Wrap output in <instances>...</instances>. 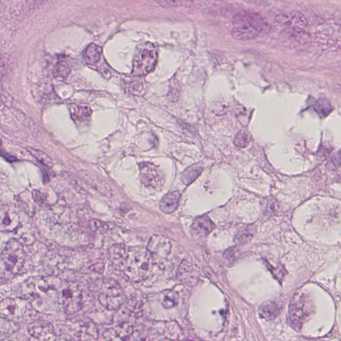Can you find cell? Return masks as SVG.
<instances>
[{
	"label": "cell",
	"mask_w": 341,
	"mask_h": 341,
	"mask_svg": "<svg viewBox=\"0 0 341 341\" xmlns=\"http://www.w3.org/2000/svg\"><path fill=\"white\" fill-rule=\"evenodd\" d=\"M153 263L147 249L142 247H131L127 250L124 264L126 277L134 283L145 280L150 275Z\"/></svg>",
	"instance_id": "6da1fadb"
},
{
	"label": "cell",
	"mask_w": 341,
	"mask_h": 341,
	"mask_svg": "<svg viewBox=\"0 0 341 341\" xmlns=\"http://www.w3.org/2000/svg\"><path fill=\"white\" fill-rule=\"evenodd\" d=\"M158 48L151 42L143 43L135 51L132 74L140 77L147 75L155 70L158 64Z\"/></svg>",
	"instance_id": "7a4b0ae2"
},
{
	"label": "cell",
	"mask_w": 341,
	"mask_h": 341,
	"mask_svg": "<svg viewBox=\"0 0 341 341\" xmlns=\"http://www.w3.org/2000/svg\"><path fill=\"white\" fill-rule=\"evenodd\" d=\"M32 308L27 299H4L0 301V317L13 322L26 321L32 315Z\"/></svg>",
	"instance_id": "3957f363"
},
{
	"label": "cell",
	"mask_w": 341,
	"mask_h": 341,
	"mask_svg": "<svg viewBox=\"0 0 341 341\" xmlns=\"http://www.w3.org/2000/svg\"><path fill=\"white\" fill-rule=\"evenodd\" d=\"M101 305L108 310L120 309L126 303V296L121 285L113 279H106L101 284L98 291Z\"/></svg>",
	"instance_id": "277c9868"
},
{
	"label": "cell",
	"mask_w": 341,
	"mask_h": 341,
	"mask_svg": "<svg viewBox=\"0 0 341 341\" xmlns=\"http://www.w3.org/2000/svg\"><path fill=\"white\" fill-rule=\"evenodd\" d=\"M26 252L21 243L12 239L5 245L1 253V259L5 268L13 275H17L26 262Z\"/></svg>",
	"instance_id": "5b68a950"
},
{
	"label": "cell",
	"mask_w": 341,
	"mask_h": 341,
	"mask_svg": "<svg viewBox=\"0 0 341 341\" xmlns=\"http://www.w3.org/2000/svg\"><path fill=\"white\" fill-rule=\"evenodd\" d=\"M62 283L60 279L54 276L35 278L30 282V295L34 299H57Z\"/></svg>",
	"instance_id": "8992f818"
},
{
	"label": "cell",
	"mask_w": 341,
	"mask_h": 341,
	"mask_svg": "<svg viewBox=\"0 0 341 341\" xmlns=\"http://www.w3.org/2000/svg\"><path fill=\"white\" fill-rule=\"evenodd\" d=\"M82 293L76 285L70 282L61 283L58 302L64 307L65 313L72 315L82 307Z\"/></svg>",
	"instance_id": "52a82bcc"
},
{
	"label": "cell",
	"mask_w": 341,
	"mask_h": 341,
	"mask_svg": "<svg viewBox=\"0 0 341 341\" xmlns=\"http://www.w3.org/2000/svg\"><path fill=\"white\" fill-rule=\"evenodd\" d=\"M311 300L304 293L297 294L290 303L289 319L290 323L296 329H300L308 317L311 315Z\"/></svg>",
	"instance_id": "ba28073f"
},
{
	"label": "cell",
	"mask_w": 341,
	"mask_h": 341,
	"mask_svg": "<svg viewBox=\"0 0 341 341\" xmlns=\"http://www.w3.org/2000/svg\"><path fill=\"white\" fill-rule=\"evenodd\" d=\"M146 249L152 257L153 262L162 263L170 253L171 241L165 236L154 234L149 239Z\"/></svg>",
	"instance_id": "9c48e42d"
},
{
	"label": "cell",
	"mask_w": 341,
	"mask_h": 341,
	"mask_svg": "<svg viewBox=\"0 0 341 341\" xmlns=\"http://www.w3.org/2000/svg\"><path fill=\"white\" fill-rule=\"evenodd\" d=\"M142 183L147 187L158 189L163 185L165 177L154 164L142 163L140 165Z\"/></svg>",
	"instance_id": "30bf717a"
},
{
	"label": "cell",
	"mask_w": 341,
	"mask_h": 341,
	"mask_svg": "<svg viewBox=\"0 0 341 341\" xmlns=\"http://www.w3.org/2000/svg\"><path fill=\"white\" fill-rule=\"evenodd\" d=\"M233 25V28L232 29V35L237 40H249L253 39L259 34L249 24L244 13L234 16Z\"/></svg>",
	"instance_id": "8fae6325"
},
{
	"label": "cell",
	"mask_w": 341,
	"mask_h": 341,
	"mask_svg": "<svg viewBox=\"0 0 341 341\" xmlns=\"http://www.w3.org/2000/svg\"><path fill=\"white\" fill-rule=\"evenodd\" d=\"M28 333L31 336L41 341L55 340L56 337L52 324L44 321H35L28 326Z\"/></svg>",
	"instance_id": "7c38bea8"
},
{
	"label": "cell",
	"mask_w": 341,
	"mask_h": 341,
	"mask_svg": "<svg viewBox=\"0 0 341 341\" xmlns=\"http://www.w3.org/2000/svg\"><path fill=\"white\" fill-rule=\"evenodd\" d=\"M275 20L285 28L304 29L308 24L305 16L296 11L279 14L276 16Z\"/></svg>",
	"instance_id": "4fadbf2b"
},
{
	"label": "cell",
	"mask_w": 341,
	"mask_h": 341,
	"mask_svg": "<svg viewBox=\"0 0 341 341\" xmlns=\"http://www.w3.org/2000/svg\"><path fill=\"white\" fill-rule=\"evenodd\" d=\"M19 225L20 219L17 213L10 209H0V232H13Z\"/></svg>",
	"instance_id": "5bb4252c"
},
{
	"label": "cell",
	"mask_w": 341,
	"mask_h": 341,
	"mask_svg": "<svg viewBox=\"0 0 341 341\" xmlns=\"http://www.w3.org/2000/svg\"><path fill=\"white\" fill-rule=\"evenodd\" d=\"M181 194L178 191H171L164 196L160 201L161 210L166 214H171L176 212L179 205Z\"/></svg>",
	"instance_id": "9a60e30c"
},
{
	"label": "cell",
	"mask_w": 341,
	"mask_h": 341,
	"mask_svg": "<svg viewBox=\"0 0 341 341\" xmlns=\"http://www.w3.org/2000/svg\"><path fill=\"white\" fill-rule=\"evenodd\" d=\"M191 229L197 235L206 236L214 230L215 225L208 216H203L195 220Z\"/></svg>",
	"instance_id": "2e32d148"
},
{
	"label": "cell",
	"mask_w": 341,
	"mask_h": 341,
	"mask_svg": "<svg viewBox=\"0 0 341 341\" xmlns=\"http://www.w3.org/2000/svg\"><path fill=\"white\" fill-rule=\"evenodd\" d=\"M244 14L249 24L255 32L258 34L266 32L269 26L268 22L262 16L252 12H245Z\"/></svg>",
	"instance_id": "e0dca14e"
},
{
	"label": "cell",
	"mask_w": 341,
	"mask_h": 341,
	"mask_svg": "<svg viewBox=\"0 0 341 341\" xmlns=\"http://www.w3.org/2000/svg\"><path fill=\"white\" fill-rule=\"evenodd\" d=\"M281 34L283 37L300 43H307L311 38L309 34L303 31V29L286 28Z\"/></svg>",
	"instance_id": "ac0fdd59"
},
{
	"label": "cell",
	"mask_w": 341,
	"mask_h": 341,
	"mask_svg": "<svg viewBox=\"0 0 341 341\" xmlns=\"http://www.w3.org/2000/svg\"><path fill=\"white\" fill-rule=\"evenodd\" d=\"M109 253L111 262L115 265H120L124 264L127 257V251L124 245L117 244L113 245L110 248Z\"/></svg>",
	"instance_id": "d6986e66"
},
{
	"label": "cell",
	"mask_w": 341,
	"mask_h": 341,
	"mask_svg": "<svg viewBox=\"0 0 341 341\" xmlns=\"http://www.w3.org/2000/svg\"><path fill=\"white\" fill-rule=\"evenodd\" d=\"M102 48L95 43H90L84 52V58L86 63L90 65L96 64L101 58Z\"/></svg>",
	"instance_id": "ffe728a7"
},
{
	"label": "cell",
	"mask_w": 341,
	"mask_h": 341,
	"mask_svg": "<svg viewBox=\"0 0 341 341\" xmlns=\"http://www.w3.org/2000/svg\"><path fill=\"white\" fill-rule=\"evenodd\" d=\"M72 116L74 120L82 122L91 116V110L89 106L84 104H73L70 107Z\"/></svg>",
	"instance_id": "44dd1931"
},
{
	"label": "cell",
	"mask_w": 341,
	"mask_h": 341,
	"mask_svg": "<svg viewBox=\"0 0 341 341\" xmlns=\"http://www.w3.org/2000/svg\"><path fill=\"white\" fill-rule=\"evenodd\" d=\"M71 72V68L66 61H57L54 67L53 76L59 81L66 80Z\"/></svg>",
	"instance_id": "7402d4cb"
},
{
	"label": "cell",
	"mask_w": 341,
	"mask_h": 341,
	"mask_svg": "<svg viewBox=\"0 0 341 341\" xmlns=\"http://www.w3.org/2000/svg\"><path fill=\"white\" fill-rule=\"evenodd\" d=\"M202 171L203 167L199 164L191 166L184 171L182 174V181L185 185H190L200 176Z\"/></svg>",
	"instance_id": "603a6c76"
},
{
	"label": "cell",
	"mask_w": 341,
	"mask_h": 341,
	"mask_svg": "<svg viewBox=\"0 0 341 341\" xmlns=\"http://www.w3.org/2000/svg\"><path fill=\"white\" fill-rule=\"evenodd\" d=\"M279 313L277 305L273 302L265 303L260 307L259 314L263 319L273 320Z\"/></svg>",
	"instance_id": "cb8c5ba5"
},
{
	"label": "cell",
	"mask_w": 341,
	"mask_h": 341,
	"mask_svg": "<svg viewBox=\"0 0 341 341\" xmlns=\"http://www.w3.org/2000/svg\"><path fill=\"white\" fill-rule=\"evenodd\" d=\"M28 151L37 160L39 163L43 164V165L51 168L54 165L53 160L50 158L48 155L42 151L38 150V149H34V148H28Z\"/></svg>",
	"instance_id": "d4e9b609"
},
{
	"label": "cell",
	"mask_w": 341,
	"mask_h": 341,
	"mask_svg": "<svg viewBox=\"0 0 341 341\" xmlns=\"http://www.w3.org/2000/svg\"><path fill=\"white\" fill-rule=\"evenodd\" d=\"M314 109L321 117L327 116L332 111L331 103L326 99L321 98L314 104Z\"/></svg>",
	"instance_id": "484cf974"
},
{
	"label": "cell",
	"mask_w": 341,
	"mask_h": 341,
	"mask_svg": "<svg viewBox=\"0 0 341 341\" xmlns=\"http://www.w3.org/2000/svg\"><path fill=\"white\" fill-rule=\"evenodd\" d=\"M162 304L166 308H171L176 306L178 305V296L176 293L171 290L163 293Z\"/></svg>",
	"instance_id": "4316f807"
},
{
	"label": "cell",
	"mask_w": 341,
	"mask_h": 341,
	"mask_svg": "<svg viewBox=\"0 0 341 341\" xmlns=\"http://www.w3.org/2000/svg\"><path fill=\"white\" fill-rule=\"evenodd\" d=\"M250 135H249L246 131H244V130L239 131L234 139V145L238 147L242 148V149L247 147V145L250 144Z\"/></svg>",
	"instance_id": "83f0119b"
},
{
	"label": "cell",
	"mask_w": 341,
	"mask_h": 341,
	"mask_svg": "<svg viewBox=\"0 0 341 341\" xmlns=\"http://www.w3.org/2000/svg\"><path fill=\"white\" fill-rule=\"evenodd\" d=\"M251 231V229H244L240 231L239 233L237 234V241L239 242H245L247 240L250 239L251 237V235H252Z\"/></svg>",
	"instance_id": "f1b7e54d"
},
{
	"label": "cell",
	"mask_w": 341,
	"mask_h": 341,
	"mask_svg": "<svg viewBox=\"0 0 341 341\" xmlns=\"http://www.w3.org/2000/svg\"><path fill=\"white\" fill-rule=\"evenodd\" d=\"M128 89H129L131 94L139 95L142 93L143 90H144V87H143V85L141 84V82H131Z\"/></svg>",
	"instance_id": "f546056e"
},
{
	"label": "cell",
	"mask_w": 341,
	"mask_h": 341,
	"mask_svg": "<svg viewBox=\"0 0 341 341\" xmlns=\"http://www.w3.org/2000/svg\"><path fill=\"white\" fill-rule=\"evenodd\" d=\"M178 88H179V87L176 86L174 84H173L172 87H171L170 91H169V96H170L173 100H174V99H176V97L178 96V93H179Z\"/></svg>",
	"instance_id": "4dcf8cb0"
},
{
	"label": "cell",
	"mask_w": 341,
	"mask_h": 341,
	"mask_svg": "<svg viewBox=\"0 0 341 341\" xmlns=\"http://www.w3.org/2000/svg\"><path fill=\"white\" fill-rule=\"evenodd\" d=\"M46 1H48V0H27V1H28L30 4L33 5L41 4V3H43Z\"/></svg>",
	"instance_id": "1f68e13d"
},
{
	"label": "cell",
	"mask_w": 341,
	"mask_h": 341,
	"mask_svg": "<svg viewBox=\"0 0 341 341\" xmlns=\"http://www.w3.org/2000/svg\"><path fill=\"white\" fill-rule=\"evenodd\" d=\"M1 145H2V141L0 140V147H1Z\"/></svg>",
	"instance_id": "d6a6232c"
},
{
	"label": "cell",
	"mask_w": 341,
	"mask_h": 341,
	"mask_svg": "<svg viewBox=\"0 0 341 341\" xmlns=\"http://www.w3.org/2000/svg\"><path fill=\"white\" fill-rule=\"evenodd\" d=\"M1 98H0V106H1Z\"/></svg>",
	"instance_id": "836d02e7"
}]
</instances>
